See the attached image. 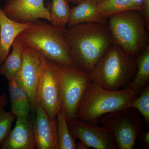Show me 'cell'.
Returning <instances> with one entry per match:
<instances>
[{"instance_id": "cell-20", "label": "cell", "mask_w": 149, "mask_h": 149, "mask_svg": "<svg viewBox=\"0 0 149 149\" xmlns=\"http://www.w3.org/2000/svg\"><path fill=\"white\" fill-rule=\"evenodd\" d=\"M56 119L57 123L58 149H76L75 139L70 132L65 113L61 109Z\"/></svg>"}, {"instance_id": "cell-9", "label": "cell", "mask_w": 149, "mask_h": 149, "mask_svg": "<svg viewBox=\"0 0 149 149\" xmlns=\"http://www.w3.org/2000/svg\"><path fill=\"white\" fill-rule=\"evenodd\" d=\"M37 100L52 119L56 118L62 109L61 90L56 62L48 59L38 86Z\"/></svg>"}, {"instance_id": "cell-1", "label": "cell", "mask_w": 149, "mask_h": 149, "mask_svg": "<svg viewBox=\"0 0 149 149\" xmlns=\"http://www.w3.org/2000/svg\"><path fill=\"white\" fill-rule=\"evenodd\" d=\"M65 37L75 66L90 73L115 44L107 24L84 23L67 27Z\"/></svg>"}, {"instance_id": "cell-12", "label": "cell", "mask_w": 149, "mask_h": 149, "mask_svg": "<svg viewBox=\"0 0 149 149\" xmlns=\"http://www.w3.org/2000/svg\"><path fill=\"white\" fill-rule=\"evenodd\" d=\"M35 112L32 128L36 148L58 149L56 119L51 118L37 100Z\"/></svg>"}, {"instance_id": "cell-13", "label": "cell", "mask_w": 149, "mask_h": 149, "mask_svg": "<svg viewBox=\"0 0 149 149\" xmlns=\"http://www.w3.org/2000/svg\"><path fill=\"white\" fill-rule=\"evenodd\" d=\"M32 126L29 116L17 118L15 127L10 130L1 149H36Z\"/></svg>"}, {"instance_id": "cell-3", "label": "cell", "mask_w": 149, "mask_h": 149, "mask_svg": "<svg viewBox=\"0 0 149 149\" xmlns=\"http://www.w3.org/2000/svg\"><path fill=\"white\" fill-rule=\"evenodd\" d=\"M137 70L136 58L114 44L90 72L92 82L109 91L127 88Z\"/></svg>"}, {"instance_id": "cell-16", "label": "cell", "mask_w": 149, "mask_h": 149, "mask_svg": "<svg viewBox=\"0 0 149 149\" xmlns=\"http://www.w3.org/2000/svg\"><path fill=\"white\" fill-rule=\"evenodd\" d=\"M8 80L11 110L17 118L27 117L31 111L30 99L18 75Z\"/></svg>"}, {"instance_id": "cell-29", "label": "cell", "mask_w": 149, "mask_h": 149, "mask_svg": "<svg viewBox=\"0 0 149 149\" xmlns=\"http://www.w3.org/2000/svg\"><path fill=\"white\" fill-rule=\"evenodd\" d=\"M104 1V0H95L96 1L97 3L101 2L103 1Z\"/></svg>"}, {"instance_id": "cell-19", "label": "cell", "mask_w": 149, "mask_h": 149, "mask_svg": "<svg viewBox=\"0 0 149 149\" xmlns=\"http://www.w3.org/2000/svg\"><path fill=\"white\" fill-rule=\"evenodd\" d=\"M11 47V53L8 54L0 67V75L4 76L8 80L12 79L18 74L23 58V46L17 37L14 41Z\"/></svg>"}, {"instance_id": "cell-22", "label": "cell", "mask_w": 149, "mask_h": 149, "mask_svg": "<svg viewBox=\"0 0 149 149\" xmlns=\"http://www.w3.org/2000/svg\"><path fill=\"white\" fill-rule=\"evenodd\" d=\"M130 107L137 110L142 115L145 122L149 124V85L143 89L140 95L134 99L130 105Z\"/></svg>"}, {"instance_id": "cell-21", "label": "cell", "mask_w": 149, "mask_h": 149, "mask_svg": "<svg viewBox=\"0 0 149 149\" xmlns=\"http://www.w3.org/2000/svg\"><path fill=\"white\" fill-rule=\"evenodd\" d=\"M69 0H52L49 10L51 24L66 27L70 16L71 8Z\"/></svg>"}, {"instance_id": "cell-18", "label": "cell", "mask_w": 149, "mask_h": 149, "mask_svg": "<svg viewBox=\"0 0 149 149\" xmlns=\"http://www.w3.org/2000/svg\"><path fill=\"white\" fill-rule=\"evenodd\" d=\"M143 6V0H104L98 3L99 11L106 18L115 14L128 11L141 12Z\"/></svg>"}, {"instance_id": "cell-26", "label": "cell", "mask_w": 149, "mask_h": 149, "mask_svg": "<svg viewBox=\"0 0 149 149\" xmlns=\"http://www.w3.org/2000/svg\"><path fill=\"white\" fill-rule=\"evenodd\" d=\"M7 97L5 94L0 95V108L2 107H5L8 104Z\"/></svg>"}, {"instance_id": "cell-6", "label": "cell", "mask_w": 149, "mask_h": 149, "mask_svg": "<svg viewBox=\"0 0 149 149\" xmlns=\"http://www.w3.org/2000/svg\"><path fill=\"white\" fill-rule=\"evenodd\" d=\"M61 90L62 109L67 121L76 118L80 102L92 83L90 73L75 66L56 62Z\"/></svg>"}, {"instance_id": "cell-23", "label": "cell", "mask_w": 149, "mask_h": 149, "mask_svg": "<svg viewBox=\"0 0 149 149\" xmlns=\"http://www.w3.org/2000/svg\"><path fill=\"white\" fill-rule=\"evenodd\" d=\"M16 118L10 111H6L4 107L0 108V147L6 140L13 123Z\"/></svg>"}, {"instance_id": "cell-25", "label": "cell", "mask_w": 149, "mask_h": 149, "mask_svg": "<svg viewBox=\"0 0 149 149\" xmlns=\"http://www.w3.org/2000/svg\"><path fill=\"white\" fill-rule=\"evenodd\" d=\"M149 29V0H143V6L141 12Z\"/></svg>"}, {"instance_id": "cell-11", "label": "cell", "mask_w": 149, "mask_h": 149, "mask_svg": "<svg viewBox=\"0 0 149 149\" xmlns=\"http://www.w3.org/2000/svg\"><path fill=\"white\" fill-rule=\"evenodd\" d=\"M2 10L8 17L19 23L41 18L51 22L49 9L45 6L44 0H6Z\"/></svg>"}, {"instance_id": "cell-8", "label": "cell", "mask_w": 149, "mask_h": 149, "mask_svg": "<svg viewBox=\"0 0 149 149\" xmlns=\"http://www.w3.org/2000/svg\"><path fill=\"white\" fill-rule=\"evenodd\" d=\"M22 55V65L17 75L28 93L31 111L34 113L38 86L47 58L38 51L29 47H23Z\"/></svg>"}, {"instance_id": "cell-15", "label": "cell", "mask_w": 149, "mask_h": 149, "mask_svg": "<svg viewBox=\"0 0 149 149\" xmlns=\"http://www.w3.org/2000/svg\"><path fill=\"white\" fill-rule=\"evenodd\" d=\"M91 22L107 24V18L102 15L95 0H84L71 8L68 27Z\"/></svg>"}, {"instance_id": "cell-27", "label": "cell", "mask_w": 149, "mask_h": 149, "mask_svg": "<svg viewBox=\"0 0 149 149\" xmlns=\"http://www.w3.org/2000/svg\"><path fill=\"white\" fill-rule=\"evenodd\" d=\"M76 149H88L89 148L82 141L78 140L76 142Z\"/></svg>"}, {"instance_id": "cell-14", "label": "cell", "mask_w": 149, "mask_h": 149, "mask_svg": "<svg viewBox=\"0 0 149 149\" xmlns=\"http://www.w3.org/2000/svg\"><path fill=\"white\" fill-rule=\"evenodd\" d=\"M29 23H21L8 17L0 7V67L8 55L15 40Z\"/></svg>"}, {"instance_id": "cell-24", "label": "cell", "mask_w": 149, "mask_h": 149, "mask_svg": "<svg viewBox=\"0 0 149 149\" xmlns=\"http://www.w3.org/2000/svg\"><path fill=\"white\" fill-rule=\"evenodd\" d=\"M141 146L144 149H149V131H143L139 136Z\"/></svg>"}, {"instance_id": "cell-17", "label": "cell", "mask_w": 149, "mask_h": 149, "mask_svg": "<svg viewBox=\"0 0 149 149\" xmlns=\"http://www.w3.org/2000/svg\"><path fill=\"white\" fill-rule=\"evenodd\" d=\"M137 70L132 82L127 88L139 96L149 81V45L136 58Z\"/></svg>"}, {"instance_id": "cell-4", "label": "cell", "mask_w": 149, "mask_h": 149, "mask_svg": "<svg viewBox=\"0 0 149 149\" xmlns=\"http://www.w3.org/2000/svg\"><path fill=\"white\" fill-rule=\"evenodd\" d=\"M138 96L128 88L109 91L92 82L80 102L76 118L99 125L98 120L102 116L129 107Z\"/></svg>"}, {"instance_id": "cell-7", "label": "cell", "mask_w": 149, "mask_h": 149, "mask_svg": "<svg viewBox=\"0 0 149 149\" xmlns=\"http://www.w3.org/2000/svg\"><path fill=\"white\" fill-rule=\"evenodd\" d=\"M98 123L109 129L118 149L135 148L143 131L140 116L130 107L104 115Z\"/></svg>"}, {"instance_id": "cell-5", "label": "cell", "mask_w": 149, "mask_h": 149, "mask_svg": "<svg viewBox=\"0 0 149 149\" xmlns=\"http://www.w3.org/2000/svg\"><path fill=\"white\" fill-rule=\"evenodd\" d=\"M107 25L115 44L135 58L149 45V29L141 12L115 14L107 18Z\"/></svg>"}, {"instance_id": "cell-10", "label": "cell", "mask_w": 149, "mask_h": 149, "mask_svg": "<svg viewBox=\"0 0 149 149\" xmlns=\"http://www.w3.org/2000/svg\"><path fill=\"white\" fill-rule=\"evenodd\" d=\"M68 124L74 139L83 142L89 148L117 149L111 132L105 126L93 125L76 118L68 121Z\"/></svg>"}, {"instance_id": "cell-2", "label": "cell", "mask_w": 149, "mask_h": 149, "mask_svg": "<svg viewBox=\"0 0 149 149\" xmlns=\"http://www.w3.org/2000/svg\"><path fill=\"white\" fill-rule=\"evenodd\" d=\"M66 28L38 19L30 22L17 38L23 47L35 49L49 60L75 66L70 55L65 39Z\"/></svg>"}, {"instance_id": "cell-28", "label": "cell", "mask_w": 149, "mask_h": 149, "mask_svg": "<svg viewBox=\"0 0 149 149\" xmlns=\"http://www.w3.org/2000/svg\"><path fill=\"white\" fill-rule=\"evenodd\" d=\"M84 0H69L71 2L73 3L78 5L80 3L82 2Z\"/></svg>"}]
</instances>
